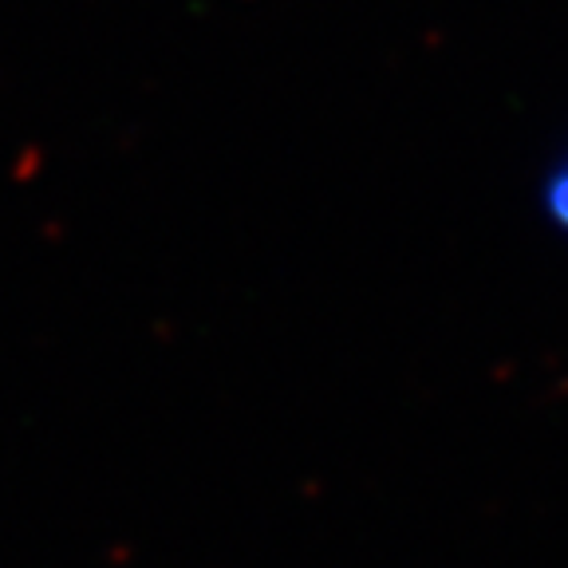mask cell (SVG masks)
Instances as JSON below:
<instances>
[{"mask_svg":"<svg viewBox=\"0 0 568 568\" xmlns=\"http://www.w3.org/2000/svg\"><path fill=\"white\" fill-rule=\"evenodd\" d=\"M549 213L568 230V159L557 166V174L549 178Z\"/></svg>","mask_w":568,"mask_h":568,"instance_id":"6da1fadb","label":"cell"}]
</instances>
